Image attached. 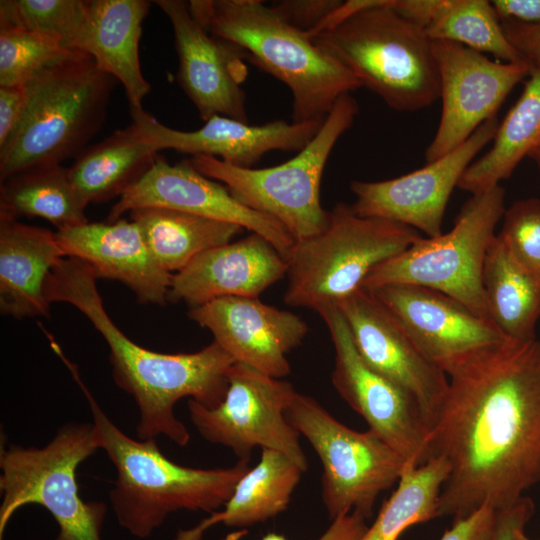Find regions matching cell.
<instances>
[{
	"mask_svg": "<svg viewBox=\"0 0 540 540\" xmlns=\"http://www.w3.org/2000/svg\"><path fill=\"white\" fill-rule=\"evenodd\" d=\"M446 374L427 440V461L450 467L437 517L507 508L540 483V339L489 345Z\"/></svg>",
	"mask_w": 540,
	"mask_h": 540,
	"instance_id": "obj_1",
	"label": "cell"
},
{
	"mask_svg": "<svg viewBox=\"0 0 540 540\" xmlns=\"http://www.w3.org/2000/svg\"><path fill=\"white\" fill-rule=\"evenodd\" d=\"M90 267L75 258H63L46 281L49 303L73 305L92 323L109 347L115 384L133 397L139 419L140 440L167 437L186 446L190 433L175 412V404L188 397L206 407L225 397L235 360L215 341L192 353H160L129 339L105 310Z\"/></svg>",
	"mask_w": 540,
	"mask_h": 540,
	"instance_id": "obj_2",
	"label": "cell"
},
{
	"mask_svg": "<svg viewBox=\"0 0 540 540\" xmlns=\"http://www.w3.org/2000/svg\"><path fill=\"white\" fill-rule=\"evenodd\" d=\"M56 354L70 370L92 414L99 448L116 471L109 500L118 524L132 536L150 537L174 512L218 511L250 469L248 459L231 467L200 469L179 465L160 450L155 438L125 434L102 410L82 381L78 369L62 352Z\"/></svg>",
	"mask_w": 540,
	"mask_h": 540,
	"instance_id": "obj_3",
	"label": "cell"
},
{
	"mask_svg": "<svg viewBox=\"0 0 540 540\" xmlns=\"http://www.w3.org/2000/svg\"><path fill=\"white\" fill-rule=\"evenodd\" d=\"M337 23L311 39L397 111H416L440 97L432 41L398 14L391 0L343 1Z\"/></svg>",
	"mask_w": 540,
	"mask_h": 540,
	"instance_id": "obj_4",
	"label": "cell"
},
{
	"mask_svg": "<svg viewBox=\"0 0 540 540\" xmlns=\"http://www.w3.org/2000/svg\"><path fill=\"white\" fill-rule=\"evenodd\" d=\"M189 9L212 35L283 82L292 95V121H324L335 103L361 87L357 78L311 37L260 0H191Z\"/></svg>",
	"mask_w": 540,
	"mask_h": 540,
	"instance_id": "obj_5",
	"label": "cell"
},
{
	"mask_svg": "<svg viewBox=\"0 0 540 540\" xmlns=\"http://www.w3.org/2000/svg\"><path fill=\"white\" fill-rule=\"evenodd\" d=\"M116 81L81 51L36 74L25 85V113L0 146V182L80 155L105 120Z\"/></svg>",
	"mask_w": 540,
	"mask_h": 540,
	"instance_id": "obj_6",
	"label": "cell"
},
{
	"mask_svg": "<svg viewBox=\"0 0 540 540\" xmlns=\"http://www.w3.org/2000/svg\"><path fill=\"white\" fill-rule=\"evenodd\" d=\"M421 237L416 229L356 214L350 204L329 211L326 228L295 242L287 261L284 302L319 313L360 289L371 271Z\"/></svg>",
	"mask_w": 540,
	"mask_h": 540,
	"instance_id": "obj_7",
	"label": "cell"
},
{
	"mask_svg": "<svg viewBox=\"0 0 540 540\" xmlns=\"http://www.w3.org/2000/svg\"><path fill=\"white\" fill-rule=\"evenodd\" d=\"M99 448L93 423L68 422L44 446L9 444L0 448V540L14 513L36 504L58 525L55 540H103L107 505L84 501L78 466Z\"/></svg>",
	"mask_w": 540,
	"mask_h": 540,
	"instance_id": "obj_8",
	"label": "cell"
},
{
	"mask_svg": "<svg viewBox=\"0 0 540 540\" xmlns=\"http://www.w3.org/2000/svg\"><path fill=\"white\" fill-rule=\"evenodd\" d=\"M358 112L354 97H341L308 144L276 166L243 168L204 155L189 160L200 173L224 184L240 203L277 220L299 242L319 234L328 224L329 211L320 201L323 172Z\"/></svg>",
	"mask_w": 540,
	"mask_h": 540,
	"instance_id": "obj_9",
	"label": "cell"
},
{
	"mask_svg": "<svg viewBox=\"0 0 540 540\" xmlns=\"http://www.w3.org/2000/svg\"><path fill=\"white\" fill-rule=\"evenodd\" d=\"M505 190L499 184L472 195L454 226L437 237H420L401 254L381 263L362 287L411 284L442 292L489 320L483 268L495 228L505 212ZM491 322V321H490Z\"/></svg>",
	"mask_w": 540,
	"mask_h": 540,
	"instance_id": "obj_10",
	"label": "cell"
},
{
	"mask_svg": "<svg viewBox=\"0 0 540 540\" xmlns=\"http://www.w3.org/2000/svg\"><path fill=\"white\" fill-rule=\"evenodd\" d=\"M286 418L321 461V496L330 519L352 512L370 518L378 496L402 476L404 458L370 429L347 427L310 396L296 392Z\"/></svg>",
	"mask_w": 540,
	"mask_h": 540,
	"instance_id": "obj_11",
	"label": "cell"
},
{
	"mask_svg": "<svg viewBox=\"0 0 540 540\" xmlns=\"http://www.w3.org/2000/svg\"><path fill=\"white\" fill-rule=\"evenodd\" d=\"M296 392L288 381L235 363L224 399L212 408L188 399L189 417L206 441L231 449L238 459L250 460L260 447L284 454L306 472L300 434L286 418Z\"/></svg>",
	"mask_w": 540,
	"mask_h": 540,
	"instance_id": "obj_12",
	"label": "cell"
},
{
	"mask_svg": "<svg viewBox=\"0 0 540 540\" xmlns=\"http://www.w3.org/2000/svg\"><path fill=\"white\" fill-rule=\"evenodd\" d=\"M318 314L334 346L331 381L337 393L363 417L371 431L404 458L407 465L424 464L430 431L416 400L362 360L337 306Z\"/></svg>",
	"mask_w": 540,
	"mask_h": 540,
	"instance_id": "obj_13",
	"label": "cell"
},
{
	"mask_svg": "<svg viewBox=\"0 0 540 540\" xmlns=\"http://www.w3.org/2000/svg\"><path fill=\"white\" fill-rule=\"evenodd\" d=\"M437 64L442 112L426 149L432 162L463 144L496 113L511 90L532 67L526 62H502L449 41H432Z\"/></svg>",
	"mask_w": 540,
	"mask_h": 540,
	"instance_id": "obj_14",
	"label": "cell"
},
{
	"mask_svg": "<svg viewBox=\"0 0 540 540\" xmlns=\"http://www.w3.org/2000/svg\"><path fill=\"white\" fill-rule=\"evenodd\" d=\"M497 117L484 122L463 144L415 171L380 181L354 180L350 204L359 216L390 220L441 235L443 216L455 187L479 151L492 141Z\"/></svg>",
	"mask_w": 540,
	"mask_h": 540,
	"instance_id": "obj_15",
	"label": "cell"
},
{
	"mask_svg": "<svg viewBox=\"0 0 540 540\" xmlns=\"http://www.w3.org/2000/svg\"><path fill=\"white\" fill-rule=\"evenodd\" d=\"M337 307L362 360L416 400L431 431L447 393L446 373L419 351L396 316L368 289L361 287Z\"/></svg>",
	"mask_w": 540,
	"mask_h": 540,
	"instance_id": "obj_16",
	"label": "cell"
},
{
	"mask_svg": "<svg viewBox=\"0 0 540 540\" xmlns=\"http://www.w3.org/2000/svg\"><path fill=\"white\" fill-rule=\"evenodd\" d=\"M146 207L173 209L236 224L263 236L285 259L295 243L277 220L240 203L224 184L200 173L189 159L170 164L158 154L146 173L112 206L107 221H116L126 212Z\"/></svg>",
	"mask_w": 540,
	"mask_h": 540,
	"instance_id": "obj_17",
	"label": "cell"
},
{
	"mask_svg": "<svg viewBox=\"0 0 540 540\" xmlns=\"http://www.w3.org/2000/svg\"><path fill=\"white\" fill-rule=\"evenodd\" d=\"M169 19L178 56L177 80L205 122L225 116L248 122L244 53L209 33L193 16L188 2L156 0Z\"/></svg>",
	"mask_w": 540,
	"mask_h": 540,
	"instance_id": "obj_18",
	"label": "cell"
},
{
	"mask_svg": "<svg viewBox=\"0 0 540 540\" xmlns=\"http://www.w3.org/2000/svg\"><path fill=\"white\" fill-rule=\"evenodd\" d=\"M188 318L206 328L236 363L283 379L291 367L287 354L298 347L309 327L297 314L259 298L222 297L191 307Z\"/></svg>",
	"mask_w": 540,
	"mask_h": 540,
	"instance_id": "obj_19",
	"label": "cell"
},
{
	"mask_svg": "<svg viewBox=\"0 0 540 540\" xmlns=\"http://www.w3.org/2000/svg\"><path fill=\"white\" fill-rule=\"evenodd\" d=\"M368 290L391 310L419 351L445 373L472 353L509 339L442 292L411 284Z\"/></svg>",
	"mask_w": 540,
	"mask_h": 540,
	"instance_id": "obj_20",
	"label": "cell"
},
{
	"mask_svg": "<svg viewBox=\"0 0 540 540\" xmlns=\"http://www.w3.org/2000/svg\"><path fill=\"white\" fill-rule=\"evenodd\" d=\"M130 111L132 122L157 153L171 149L192 156L215 157L243 168H253L271 151H300L323 123L275 120L253 125L225 116H213L197 130L182 131L162 124L143 108Z\"/></svg>",
	"mask_w": 540,
	"mask_h": 540,
	"instance_id": "obj_21",
	"label": "cell"
},
{
	"mask_svg": "<svg viewBox=\"0 0 540 540\" xmlns=\"http://www.w3.org/2000/svg\"><path fill=\"white\" fill-rule=\"evenodd\" d=\"M287 274V261L263 236L212 248L171 278L168 301L191 307L222 297L259 298Z\"/></svg>",
	"mask_w": 540,
	"mask_h": 540,
	"instance_id": "obj_22",
	"label": "cell"
},
{
	"mask_svg": "<svg viewBox=\"0 0 540 540\" xmlns=\"http://www.w3.org/2000/svg\"><path fill=\"white\" fill-rule=\"evenodd\" d=\"M56 236L65 258L84 262L97 279L123 283L140 303L168 301L172 274L155 261L134 221L88 222L56 231Z\"/></svg>",
	"mask_w": 540,
	"mask_h": 540,
	"instance_id": "obj_23",
	"label": "cell"
},
{
	"mask_svg": "<svg viewBox=\"0 0 540 540\" xmlns=\"http://www.w3.org/2000/svg\"><path fill=\"white\" fill-rule=\"evenodd\" d=\"M65 258L56 232L0 213V309L16 319L49 317L47 278Z\"/></svg>",
	"mask_w": 540,
	"mask_h": 540,
	"instance_id": "obj_24",
	"label": "cell"
},
{
	"mask_svg": "<svg viewBox=\"0 0 540 540\" xmlns=\"http://www.w3.org/2000/svg\"><path fill=\"white\" fill-rule=\"evenodd\" d=\"M146 0H88V19L79 50L124 87L130 110L142 108L150 92L139 57Z\"/></svg>",
	"mask_w": 540,
	"mask_h": 540,
	"instance_id": "obj_25",
	"label": "cell"
},
{
	"mask_svg": "<svg viewBox=\"0 0 540 540\" xmlns=\"http://www.w3.org/2000/svg\"><path fill=\"white\" fill-rule=\"evenodd\" d=\"M304 471L284 454L261 449L259 462L238 481L222 507L197 525L179 530L173 540H202L211 527H247L285 511Z\"/></svg>",
	"mask_w": 540,
	"mask_h": 540,
	"instance_id": "obj_26",
	"label": "cell"
},
{
	"mask_svg": "<svg viewBox=\"0 0 540 540\" xmlns=\"http://www.w3.org/2000/svg\"><path fill=\"white\" fill-rule=\"evenodd\" d=\"M157 156L132 122L86 148L69 167V175L87 204L105 202L120 197L146 173Z\"/></svg>",
	"mask_w": 540,
	"mask_h": 540,
	"instance_id": "obj_27",
	"label": "cell"
},
{
	"mask_svg": "<svg viewBox=\"0 0 540 540\" xmlns=\"http://www.w3.org/2000/svg\"><path fill=\"white\" fill-rule=\"evenodd\" d=\"M540 146V67L530 70L521 95L498 124L492 146L472 162L458 188L483 193L508 179L518 164Z\"/></svg>",
	"mask_w": 540,
	"mask_h": 540,
	"instance_id": "obj_28",
	"label": "cell"
},
{
	"mask_svg": "<svg viewBox=\"0 0 540 540\" xmlns=\"http://www.w3.org/2000/svg\"><path fill=\"white\" fill-rule=\"evenodd\" d=\"M130 218L140 228L155 261L172 275L244 230L236 224L158 207L132 210Z\"/></svg>",
	"mask_w": 540,
	"mask_h": 540,
	"instance_id": "obj_29",
	"label": "cell"
},
{
	"mask_svg": "<svg viewBox=\"0 0 540 540\" xmlns=\"http://www.w3.org/2000/svg\"><path fill=\"white\" fill-rule=\"evenodd\" d=\"M483 290L489 320L505 337L516 341L536 338L540 280L511 258L497 235L485 258Z\"/></svg>",
	"mask_w": 540,
	"mask_h": 540,
	"instance_id": "obj_30",
	"label": "cell"
},
{
	"mask_svg": "<svg viewBox=\"0 0 540 540\" xmlns=\"http://www.w3.org/2000/svg\"><path fill=\"white\" fill-rule=\"evenodd\" d=\"M87 205L71 182L69 168L61 164L22 171L0 187V213L40 217L57 231L88 223Z\"/></svg>",
	"mask_w": 540,
	"mask_h": 540,
	"instance_id": "obj_31",
	"label": "cell"
},
{
	"mask_svg": "<svg viewBox=\"0 0 540 540\" xmlns=\"http://www.w3.org/2000/svg\"><path fill=\"white\" fill-rule=\"evenodd\" d=\"M423 30L431 41L458 43L502 62H526L507 40L490 1L431 0Z\"/></svg>",
	"mask_w": 540,
	"mask_h": 540,
	"instance_id": "obj_32",
	"label": "cell"
},
{
	"mask_svg": "<svg viewBox=\"0 0 540 540\" xmlns=\"http://www.w3.org/2000/svg\"><path fill=\"white\" fill-rule=\"evenodd\" d=\"M450 467L433 457L417 467L407 465L396 490L359 540H398L410 526L437 517L438 500Z\"/></svg>",
	"mask_w": 540,
	"mask_h": 540,
	"instance_id": "obj_33",
	"label": "cell"
},
{
	"mask_svg": "<svg viewBox=\"0 0 540 540\" xmlns=\"http://www.w3.org/2000/svg\"><path fill=\"white\" fill-rule=\"evenodd\" d=\"M87 19L88 0L0 1V25L50 35L69 51H80Z\"/></svg>",
	"mask_w": 540,
	"mask_h": 540,
	"instance_id": "obj_34",
	"label": "cell"
},
{
	"mask_svg": "<svg viewBox=\"0 0 540 540\" xmlns=\"http://www.w3.org/2000/svg\"><path fill=\"white\" fill-rule=\"evenodd\" d=\"M70 52L50 35L0 25V87L26 85L41 70Z\"/></svg>",
	"mask_w": 540,
	"mask_h": 540,
	"instance_id": "obj_35",
	"label": "cell"
},
{
	"mask_svg": "<svg viewBox=\"0 0 540 540\" xmlns=\"http://www.w3.org/2000/svg\"><path fill=\"white\" fill-rule=\"evenodd\" d=\"M497 237L511 258L540 280V199L514 202L503 215Z\"/></svg>",
	"mask_w": 540,
	"mask_h": 540,
	"instance_id": "obj_36",
	"label": "cell"
},
{
	"mask_svg": "<svg viewBox=\"0 0 540 540\" xmlns=\"http://www.w3.org/2000/svg\"><path fill=\"white\" fill-rule=\"evenodd\" d=\"M341 3L338 0H282L270 6L283 20L309 34Z\"/></svg>",
	"mask_w": 540,
	"mask_h": 540,
	"instance_id": "obj_37",
	"label": "cell"
},
{
	"mask_svg": "<svg viewBox=\"0 0 540 540\" xmlns=\"http://www.w3.org/2000/svg\"><path fill=\"white\" fill-rule=\"evenodd\" d=\"M498 511L488 505L456 518L440 540H491L497 525Z\"/></svg>",
	"mask_w": 540,
	"mask_h": 540,
	"instance_id": "obj_38",
	"label": "cell"
},
{
	"mask_svg": "<svg viewBox=\"0 0 540 540\" xmlns=\"http://www.w3.org/2000/svg\"><path fill=\"white\" fill-rule=\"evenodd\" d=\"M503 32L522 58L532 68L540 67V23L522 24L515 21H500Z\"/></svg>",
	"mask_w": 540,
	"mask_h": 540,
	"instance_id": "obj_39",
	"label": "cell"
},
{
	"mask_svg": "<svg viewBox=\"0 0 540 540\" xmlns=\"http://www.w3.org/2000/svg\"><path fill=\"white\" fill-rule=\"evenodd\" d=\"M25 85L0 87V146L20 123L26 109Z\"/></svg>",
	"mask_w": 540,
	"mask_h": 540,
	"instance_id": "obj_40",
	"label": "cell"
},
{
	"mask_svg": "<svg viewBox=\"0 0 540 540\" xmlns=\"http://www.w3.org/2000/svg\"><path fill=\"white\" fill-rule=\"evenodd\" d=\"M534 510V503L528 496H523L513 505L498 510L497 525L491 540H518Z\"/></svg>",
	"mask_w": 540,
	"mask_h": 540,
	"instance_id": "obj_41",
	"label": "cell"
},
{
	"mask_svg": "<svg viewBox=\"0 0 540 540\" xmlns=\"http://www.w3.org/2000/svg\"><path fill=\"white\" fill-rule=\"evenodd\" d=\"M365 518L352 512L336 517L317 540H359L367 530ZM261 540H287L283 535L268 533Z\"/></svg>",
	"mask_w": 540,
	"mask_h": 540,
	"instance_id": "obj_42",
	"label": "cell"
},
{
	"mask_svg": "<svg viewBox=\"0 0 540 540\" xmlns=\"http://www.w3.org/2000/svg\"><path fill=\"white\" fill-rule=\"evenodd\" d=\"M491 4L500 21L540 23V0H495Z\"/></svg>",
	"mask_w": 540,
	"mask_h": 540,
	"instance_id": "obj_43",
	"label": "cell"
},
{
	"mask_svg": "<svg viewBox=\"0 0 540 540\" xmlns=\"http://www.w3.org/2000/svg\"><path fill=\"white\" fill-rule=\"evenodd\" d=\"M530 158L534 160L538 169L540 170V146H538L530 155Z\"/></svg>",
	"mask_w": 540,
	"mask_h": 540,
	"instance_id": "obj_44",
	"label": "cell"
},
{
	"mask_svg": "<svg viewBox=\"0 0 540 540\" xmlns=\"http://www.w3.org/2000/svg\"><path fill=\"white\" fill-rule=\"evenodd\" d=\"M518 540H531L530 538H528L524 532H522L519 537H518Z\"/></svg>",
	"mask_w": 540,
	"mask_h": 540,
	"instance_id": "obj_45",
	"label": "cell"
}]
</instances>
